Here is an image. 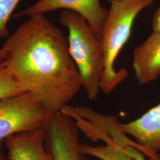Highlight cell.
Here are the masks:
<instances>
[{
	"instance_id": "cell-1",
	"label": "cell",
	"mask_w": 160,
	"mask_h": 160,
	"mask_svg": "<svg viewBox=\"0 0 160 160\" xmlns=\"http://www.w3.org/2000/svg\"><path fill=\"white\" fill-rule=\"evenodd\" d=\"M1 49L6 67L14 79L49 113L61 112L82 87L68 39L44 14L29 17Z\"/></svg>"
},
{
	"instance_id": "cell-2",
	"label": "cell",
	"mask_w": 160,
	"mask_h": 160,
	"mask_svg": "<svg viewBox=\"0 0 160 160\" xmlns=\"http://www.w3.org/2000/svg\"><path fill=\"white\" fill-rule=\"evenodd\" d=\"M154 0H120L110 3V8L103 26L101 43L104 68L101 91L109 94L126 79L128 72L125 68H115V62L120 51L129 39L135 20L139 12L151 6Z\"/></svg>"
},
{
	"instance_id": "cell-3",
	"label": "cell",
	"mask_w": 160,
	"mask_h": 160,
	"mask_svg": "<svg viewBox=\"0 0 160 160\" xmlns=\"http://www.w3.org/2000/svg\"><path fill=\"white\" fill-rule=\"evenodd\" d=\"M68 30L69 51L80 75L81 87L91 101L101 91L104 57L101 41L86 19L78 12L63 10L59 16Z\"/></svg>"
},
{
	"instance_id": "cell-4",
	"label": "cell",
	"mask_w": 160,
	"mask_h": 160,
	"mask_svg": "<svg viewBox=\"0 0 160 160\" xmlns=\"http://www.w3.org/2000/svg\"><path fill=\"white\" fill-rule=\"evenodd\" d=\"M49 114L30 92L0 100V142L12 135L42 128Z\"/></svg>"
},
{
	"instance_id": "cell-5",
	"label": "cell",
	"mask_w": 160,
	"mask_h": 160,
	"mask_svg": "<svg viewBox=\"0 0 160 160\" xmlns=\"http://www.w3.org/2000/svg\"><path fill=\"white\" fill-rule=\"evenodd\" d=\"M43 129L45 146L53 160H90L80 149L79 128L68 116L49 113Z\"/></svg>"
},
{
	"instance_id": "cell-6",
	"label": "cell",
	"mask_w": 160,
	"mask_h": 160,
	"mask_svg": "<svg viewBox=\"0 0 160 160\" xmlns=\"http://www.w3.org/2000/svg\"><path fill=\"white\" fill-rule=\"evenodd\" d=\"M59 9L78 12L84 17L100 40L103 26L109 10L102 6L100 0H38L16 14V17H32Z\"/></svg>"
},
{
	"instance_id": "cell-7",
	"label": "cell",
	"mask_w": 160,
	"mask_h": 160,
	"mask_svg": "<svg viewBox=\"0 0 160 160\" xmlns=\"http://www.w3.org/2000/svg\"><path fill=\"white\" fill-rule=\"evenodd\" d=\"M119 128L126 135L133 138L143 153L151 160H160V103L135 120L119 123Z\"/></svg>"
},
{
	"instance_id": "cell-8",
	"label": "cell",
	"mask_w": 160,
	"mask_h": 160,
	"mask_svg": "<svg viewBox=\"0 0 160 160\" xmlns=\"http://www.w3.org/2000/svg\"><path fill=\"white\" fill-rule=\"evenodd\" d=\"M132 68L136 80L145 86L160 77V32L152 34L133 53Z\"/></svg>"
},
{
	"instance_id": "cell-9",
	"label": "cell",
	"mask_w": 160,
	"mask_h": 160,
	"mask_svg": "<svg viewBox=\"0 0 160 160\" xmlns=\"http://www.w3.org/2000/svg\"><path fill=\"white\" fill-rule=\"evenodd\" d=\"M8 160H53L45 143L43 127L6 138Z\"/></svg>"
},
{
	"instance_id": "cell-10",
	"label": "cell",
	"mask_w": 160,
	"mask_h": 160,
	"mask_svg": "<svg viewBox=\"0 0 160 160\" xmlns=\"http://www.w3.org/2000/svg\"><path fill=\"white\" fill-rule=\"evenodd\" d=\"M102 140L105 145L92 146L81 143L80 149L84 154L101 160H147L135 147H122L107 135Z\"/></svg>"
},
{
	"instance_id": "cell-11",
	"label": "cell",
	"mask_w": 160,
	"mask_h": 160,
	"mask_svg": "<svg viewBox=\"0 0 160 160\" xmlns=\"http://www.w3.org/2000/svg\"><path fill=\"white\" fill-rule=\"evenodd\" d=\"M4 57H0V100L26 92L6 67Z\"/></svg>"
},
{
	"instance_id": "cell-12",
	"label": "cell",
	"mask_w": 160,
	"mask_h": 160,
	"mask_svg": "<svg viewBox=\"0 0 160 160\" xmlns=\"http://www.w3.org/2000/svg\"><path fill=\"white\" fill-rule=\"evenodd\" d=\"M20 0H0V38L10 36L7 24Z\"/></svg>"
},
{
	"instance_id": "cell-13",
	"label": "cell",
	"mask_w": 160,
	"mask_h": 160,
	"mask_svg": "<svg viewBox=\"0 0 160 160\" xmlns=\"http://www.w3.org/2000/svg\"><path fill=\"white\" fill-rule=\"evenodd\" d=\"M152 29L154 32H160V6L157 8L152 19Z\"/></svg>"
},
{
	"instance_id": "cell-14",
	"label": "cell",
	"mask_w": 160,
	"mask_h": 160,
	"mask_svg": "<svg viewBox=\"0 0 160 160\" xmlns=\"http://www.w3.org/2000/svg\"><path fill=\"white\" fill-rule=\"evenodd\" d=\"M2 142H0V160H5V156L2 152Z\"/></svg>"
},
{
	"instance_id": "cell-15",
	"label": "cell",
	"mask_w": 160,
	"mask_h": 160,
	"mask_svg": "<svg viewBox=\"0 0 160 160\" xmlns=\"http://www.w3.org/2000/svg\"><path fill=\"white\" fill-rule=\"evenodd\" d=\"M0 57H4V52L1 49H0Z\"/></svg>"
},
{
	"instance_id": "cell-16",
	"label": "cell",
	"mask_w": 160,
	"mask_h": 160,
	"mask_svg": "<svg viewBox=\"0 0 160 160\" xmlns=\"http://www.w3.org/2000/svg\"><path fill=\"white\" fill-rule=\"evenodd\" d=\"M107 1H108L110 3H111L112 2H113V1H120V0H106Z\"/></svg>"
}]
</instances>
